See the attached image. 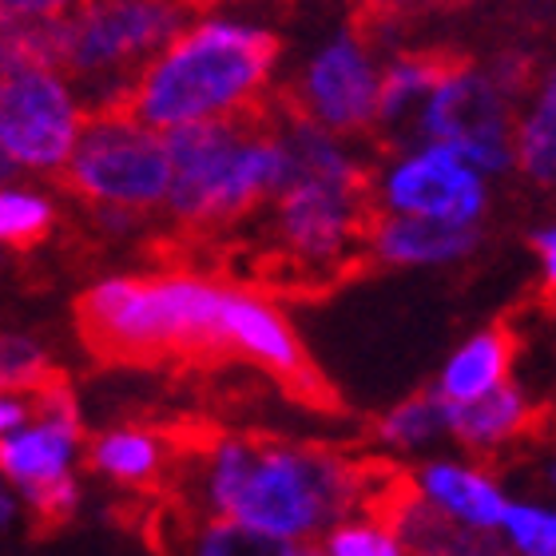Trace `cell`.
<instances>
[{
  "label": "cell",
  "instance_id": "1",
  "mask_svg": "<svg viewBox=\"0 0 556 556\" xmlns=\"http://www.w3.org/2000/svg\"><path fill=\"white\" fill-rule=\"evenodd\" d=\"M290 179L267 207V231L243 263L247 287L326 294L374 263L378 175L346 136L318 128L275 96Z\"/></svg>",
  "mask_w": 556,
  "mask_h": 556
},
{
  "label": "cell",
  "instance_id": "18",
  "mask_svg": "<svg viewBox=\"0 0 556 556\" xmlns=\"http://www.w3.org/2000/svg\"><path fill=\"white\" fill-rule=\"evenodd\" d=\"M453 402L438 390H421V394L406 397L402 406L370 421V441H382L390 450H426L441 433H453L450 426Z\"/></svg>",
  "mask_w": 556,
  "mask_h": 556
},
{
  "label": "cell",
  "instance_id": "29",
  "mask_svg": "<svg viewBox=\"0 0 556 556\" xmlns=\"http://www.w3.org/2000/svg\"><path fill=\"white\" fill-rule=\"evenodd\" d=\"M429 4H465V0H429Z\"/></svg>",
  "mask_w": 556,
  "mask_h": 556
},
{
  "label": "cell",
  "instance_id": "20",
  "mask_svg": "<svg viewBox=\"0 0 556 556\" xmlns=\"http://www.w3.org/2000/svg\"><path fill=\"white\" fill-rule=\"evenodd\" d=\"M56 211L33 187H4L0 195V239L12 251H33L52 235Z\"/></svg>",
  "mask_w": 556,
  "mask_h": 556
},
{
  "label": "cell",
  "instance_id": "26",
  "mask_svg": "<svg viewBox=\"0 0 556 556\" xmlns=\"http://www.w3.org/2000/svg\"><path fill=\"white\" fill-rule=\"evenodd\" d=\"M453 556H517V548L493 536V529H465Z\"/></svg>",
  "mask_w": 556,
  "mask_h": 556
},
{
  "label": "cell",
  "instance_id": "17",
  "mask_svg": "<svg viewBox=\"0 0 556 556\" xmlns=\"http://www.w3.org/2000/svg\"><path fill=\"white\" fill-rule=\"evenodd\" d=\"M517 167L529 184L556 195V64L541 72V84L517 119Z\"/></svg>",
  "mask_w": 556,
  "mask_h": 556
},
{
  "label": "cell",
  "instance_id": "30",
  "mask_svg": "<svg viewBox=\"0 0 556 556\" xmlns=\"http://www.w3.org/2000/svg\"><path fill=\"white\" fill-rule=\"evenodd\" d=\"M207 4H219V0H207Z\"/></svg>",
  "mask_w": 556,
  "mask_h": 556
},
{
  "label": "cell",
  "instance_id": "10",
  "mask_svg": "<svg viewBox=\"0 0 556 556\" xmlns=\"http://www.w3.org/2000/svg\"><path fill=\"white\" fill-rule=\"evenodd\" d=\"M481 175L485 172L473 167L462 151L426 139L386 163V172L378 175V207L417 215V219L477 227L489 199Z\"/></svg>",
  "mask_w": 556,
  "mask_h": 556
},
{
  "label": "cell",
  "instance_id": "25",
  "mask_svg": "<svg viewBox=\"0 0 556 556\" xmlns=\"http://www.w3.org/2000/svg\"><path fill=\"white\" fill-rule=\"evenodd\" d=\"M533 251L541 258V275H545V302L548 311H556V223L553 227H541L533 235Z\"/></svg>",
  "mask_w": 556,
  "mask_h": 556
},
{
  "label": "cell",
  "instance_id": "7",
  "mask_svg": "<svg viewBox=\"0 0 556 556\" xmlns=\"http://www.w3.org/2000/svg\"><path fill=\"white\" fill-rule=\"evenodd\" d=\"M88 124L80 88L48 60L4 52L0 151L12 172L60 175Z\"/></svg>",
  "mask_w": 556,
  "mask_h": 556
},
{
  "label": "cell",
  "instance_id": "27",
  "mask_svg": "<svg viewBox=\"0 0 556 556\" xmlns=\"http://www.w3.org/2000/svg\"><path fill=\"white\" fill-rule=\"evenodd\" d=\"M417 4H429V0H350V9L366 24H394V16L417 9Z\"/></svg>",
  "mask_w": 556,
  "mask_h": 556
},
{
  "label": "cell",
  "instance_id": "11",
  "mask_svg": "<svg viewBox=\"0 0 556 556\" xmlns=\"http://www.w3.org/2000/svg\"><path fill=\"white\" fill-rule=\"evenodd\" d=\"M450 426L453 438L481 462H501L509 453L548 445L556 429V406H533L517 386L505 382L477 402H453Z\"/></svg>",
  "mask_w": 556,
  "mask_h": 556
},
{
  "label": "cell",
  "instance_id": "21",
  "mask_svg": "<svg viewBox=\"0 0 556 556\" xmlns=\"http://www.w3.org/2000/svg\"><path fill=\"white\" fill-rule=\"evenodd\" d=\"M326 556H409L402 536L382 521H370V517H350V521H338L334 529L323 533Z\"/></svg>",
  "mask_w": 556,
  "mask_h": 556
},
{
  "label": "cell",
  "instance_id": "4",
  "mask_svg": "<svg viewBox=\"0 0 556 556\" xmlns=\"http://www.w3.org/2000/svg\"><path fill=\"white\" fill-rule=\"evenodd\" d=\"M207 0H80L56 21H9L4 52L56 64L88 112L124 108L139 72L199 21Z\"/></svg>",
  "mask_w": 556,
  "mask_h": 556
},
{
  "label": "cell",
  "instance_id": "22",
  "mask_svg": "<svg viewBox=\"0 0 556 556\" xmlns=\"http://www.w3.org/2000/svg\"><path fill=\"white\" fill-rule=\"evenodd\" d=\"M501 529L517 556H556V513L536 505H509Z\"/></svg>",
  "mask_w": 556,
  "mask_h": 556
},
{
  "label": "cell",
  "instance_id": "5",
  "mask_svg": "<svg viewBox=\"0 0 556 556\" xmlns=\"http://www.w3.org/2000/svg\"><path fill=\"white\" fill-rule=\"evenodd\" d=\"M175 179L167 219L175 231L207 243L258 215L290 179V151L278 131L275 96L235 119L167 131Z\"/></svg>",
  "mask_w": 556,
  "mask_h": 556
},
{
  "label": "cell",
  "instance_id": "2",
  "mask_svg": "<svg viewBox=\"0 0 556 556\" xmlns=\"http://www.w3.org/2000/svg\"><path fill=\"white\" fill-rule=\"evenodd\" d=\"M239 290L243 282H219L195 270L104 278L76 299V330L104 366L215 370L239 362Z\"/></svg>",
  "mask_w": 556,
  "mask_h": 556
},
{
  "label": "cell",
  "instance_id": "28",
  "mask_svg": "<svg viewBox=\"0 0 556 556\" xmlns=\"http://www.w3.org/2000/svg\"><path fill=\"white\" fill-rule=\"evenodd\" d=\"M294 556H326V553L318 545H306V541H302V545L294 548Z\"/></svg>",
  "mask_w": 556,
  "mask_h": 556
},
{
  "label": "cell",
  "instance_id": "3",
  "mask_svg": "<svg viewBox=\"0 0 556 556\" xmlns=\"http://www.w3.org/2000/svg\"><path fill=\"white\" fill-rule=\"evenodd\" d=\"M278 56L282 40L270 28L199 16L139 72L124 108L155 131L247 116L270 100Z\"/></svg>",
  "mask_w": 556,
  "mask_h": 556
},
{
  "label": "cell",
  "instance_id": "8",
  "mask_svg": "<svg viewBox=\"0 0 556 556\" xmlns=\"http://www.w3.org/2000/svg\"><path fill=\"white\" fill-rule=\"evenodd\" d=\"M382 92V64L374 56L370 24L354 21L338 28L302 60L294 80L278 92V100L334 136L362 139L374 136Z\"/></svg>",
  "mask_w": 556,
  "mask_h": 556
},
{
  "label": "cell",
  "instance_id": "6",
  "mask_svg": "<svg viewBox=\"0 0 556 556\" xmlns=\"http://www.w3.org/2000/svg\"><path fill=\"white\" fill-rule=\"evenodd\" d=\"M175 179L167 131L136 119L128 108L88 112L84 136L60 172L64 191L92 211H155L167 203Z\"/></svg>",
  "mask_w": 556,
  "mask_h": 556
},
{
  "label": "cell",
  "instance_id": "9",
  "mask_svg": "<svg viewBox=\"0 0 556 556\" xmlns=\"http://www.w3.org/2000/svg\"><path fill=\"white\" fill-rule=\"evenodd\" d=\"M509 84L501 80L493 64L477 68L457 56L438 92L429 96V108L421 116V143H450L465 160L489 175H501L517 167V112H513Z\"/></svg>",
  "mask_w": 556,
  "mask_h": 556
},
{
  "label": "cell",
  "instance_id": "23",
  "mask_svg": "<svg viewBox=\"0 0 556 556\" xmlns=\"http://www.w3.org/2000/svg\"><path fill=\"white\" fill-rule=\"evenodd\" d=\"M0 374H4V394H9V390H36V386L56 374V366L48 362V354L36 346L33 338L9 334L4 338V366H0Z\"/></svg>",
  "mask_w": 556,
  "mask_h": 556
},
{
  "label": "cell",
  "instance_id": "16",
  "mask_svg": "<svg viewBox=\"0 0 556 556\" xmlns=\"http://www.w3.org/2000/svg\"><path fill=\"white\" fill-rule=\"evenodd\" d=\"M417 481H421V493L433 505H441L450 517H457L469 529H497V525H505V513H509L505 493L481 469L433 462L426 469H417Z\"/></svg>",
  "mask_w": 556,
  "mask_h": 556
},
{
  "label": "cell",
  "instance_id": "13",
  "mask_svg": "<svg viewBox=\"0 0 556 556\" xmlns=\"http://www.w3.org/2000/svg\"><path fill=\"white\" fill-rule=\"evenodd\" d=\"M88 465L96 473L131 489L139 497H163L175 485L179 469V450L167 421L163 426H116L96 433L88 445Z\"/></svg>",
  "mask_w": 556,
  "mask_h": 556
},
{
  "label": "cell",
  "instance_id": "19",
  "mask_svg": "<svg viewBox=\"0 0 556 556\" xmlns=\"http://www.w3.org/2000/svg\"><path fill=\"white\" fill-rule=\"evenodd\" d=\"M294 548L299 541L275 536L235 517H199L184 556H294Z\"/></svg>",
  "mask_w": 556,
  "mask_h": 556
},
{
  "label": "cell",
  "instance_id": "15",
  "mask_svg": "<svg viewBox=\"0 0 556 556\" xmlns=\"http://www.w3.org/2000/svg\"><path fill=\"white\" fill-rule=\"evenodd\" d=\"M517 350H521V338L509 323H497L473 334L441 374V394L453 402H477V397L493 394L497 386L509 382Z\"/></svg>",
  "mask_w": 556,
  "mask_h": 556
},
{
  "label": "cell",
  "instance_id": "24",
  "mask_svg": "<svg viewBox=\"0 0 556 556\" xmlns=\"http://www.w3.org/2000/svg\"><path fill=\"white\" fill-rule=\"evenodd\" d=\"M4 4V24L9 21H56L72 12L80 0H0Z\"/></svg>",
  "mask_w": 556,
  "mask_h": 556
},
{
  "label": "cell",
  "instance_id": "12",
  "mask_svg": "<svg viewBox=\"0 0 556 556\" xmlns=\"http://www.w3.org/2000/svg\"><path fill=\"white\" fill-rule=\"evenodd\" d=\"M457 64L445 48H417L397 52L382 68V92H378V119L374 139L394 151H409V143H421V116L429 108V96L438 92L441 76Z\"/></svg>",
  "mask_w": 556,
  "mask_h": 556
},
{
  "label": "cell",
  "instance_id": "14",
  "mask_svg": "<svg viewBox=\"0 0 556 556\" xmlns=\"http://www.w3.org/2000/svg\"><path fill=\"white\" fill-rule=\"evenodd\" d=\"M477 227L441 219H417L397 211H378L374 223V263L386 267H441L457 263L477 247Z\"/></svg>",
  "mask_w": 556,
  "mask_h": 556
}]
</instances>
